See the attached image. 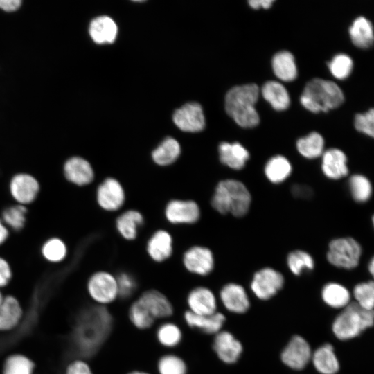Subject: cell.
<instances>
[{"mask_svg": "<svg viewBox=\"0 0 374 374\" xmlns=\"http://www.w3.org/2000/svg\"><path fill=\"white\" fill-rule=\"evenodd\" d=\"M116 278L118 296L123 299H127L134 293L137 287V283L132 275L127 272H121Z\"/></svg>", "mask_w": 374, "mask_h": 374, "instance_id": "f6af8a7d", "label": "cell"}, {"mask_svg": "<svg viewBox=\"0 0 374 374\" xmlns=\"http://www.w3.org/2000/svg\"><path fill=\"white\" fill-rule=\"evenodd\" d=\"M34 362L25 355L13 354L4 361L2 374H33Z\"/></svg>", "mask_w": 374, "mask_h": 374, "instance_id": "8d00e7d4", "label": "cell"}, {"mask_svg": "<svg viewBox=\"0 0 374 374\" xmlns=\"http://www.w3.org/2000/svg\"><path fill=\"white\" fill-rule=\"evenodd\" d=\"M187 325L206 334H217L223 326L225 317L220 312H215L211 315L201 316L186 311L184 315Z\"/></svg>", "mask_w": 374, "mask_h": 374, "instance_id": "cb8c5ba5", "label": "cell"}, {"mask_svg": "<svg viewBox=\"0 0 374 374\" xmlns=\"http://www.w3.org/2000/svg\"><path fill=\"white\" fill-rule=\"evenodd\" d=\"M90 297L100 305L112 303L118 296L116 278L107 271L94 273L87 283Z\"/></svg>", "mask_w": 374, "mask_h": 374, "instance_id": "52a82bcc", "label": "cell"}, {"mask_svg": "<svg viewBox=\"0 0 374 374\" xmlns=\"http://www.w3.org/2000/svg\"><path fill=\"white\" fill-rule=\"evenodd\" d=\"M144 222L141 213L136 210H127L122 213L116 220V227L119 234L125 240H134L139 229Z\"/></svg>", "mask_w": 374, "mask_h": 374, "instance_id": "83f0119b", "label": "cell"}, {"mask_svg": "<svg viewBox=\"0 0 374 374\" xmlns=\"http://www.w3.org/2000/svg\"><path fill=\"white\" fill-rule=\"evenodd\" d=\"M12 277L11 269L8 262L0 257V288L6 286Z\"/></svg>", "mask_w": 374, "mask_h": 374, "instance_id": "c3c4849f", "label": "cell"}, {"mask_svg": "<svg viewBox=\"0 0 374 374\" xmlns=\"http://www.w3.org/2000/svg\"><path fill=\"white\" fill-rule=\"evenodd\" d=\"M128 374H149L148 373H145V372H143V371H132Z\"/></svg>", "mask_w": 374, "mask_h": 374, "instance_id": "11a10c76", "label": "cell"}, {"mask_svg": "<svg viewBox=\"0 0 374 374\" xmlns=\"http://www.w3.org/2000/svg\"><path fill=\"white\" fill-rule=\"evenodd\" d=\"M189 311L193 314L206 316L216 312L217 301L213 292L206 287H196L187 296Z\"/></svg>", "mask_w": 374, "mask_h": 374, "instance_id": "ac0fdd59", "label": "cell"}, {"mask_svg": "<svg viewBox=\"0 0 374 374\" xmlns=\"http://www.w3.org/2000/svg\"><path fill=\"white\" fill-rule=\"evenodd\" d=\"M129 317L133 325L141 330L149 328L154 322L136 301L130 306Z\"/></svg>", "mask_w": 374, "mask_h": 374, "instance_id": "ee69618b", "label": "cell"}, {"mask_svg": "<svg viewBox=\"0 0 374 374\" xmlns=\"http://www.w3.org/2000/svg\"><path fill=\"white\" fill-rule=\"evenodd\" d=\"M284 283V276L280 271L266 267L253 274L250 287L256 297L268 300L282 289Z\"/></svg>", "mask_w": 374, "mask_h": 374, "instance_id": "ba28073f", "label": "cell"}, {"mask_svg": "<svg viewBox=\"0 0 374 374\" xmlns=\"http://www.w3.org/2000/svg\"><path fill=\"white\" fill-rule=\"evenodd\" d=\"M183 264L190 273L207 276L214 268L215 259L210 249L203 246H193L183 255Z\"/></svg>", "mask_w": 374, "mask_h": 374, "instance_id": "9c48e42d", "label": "cell"}, {"mask_svg": "<svg viewBox=\"0 0 374 374\" xmlns=\"http://www.w3.org/2000/svg\"><path fill=\"white\" fill-rule=\"evenodd\" d=\"M292 172V163L285 157L280 154L271 157L264 167L265 177L269 182L274 184L284 182Z\"/></svg>", "mask_w": 374, "mask_h": 374, "instance_id": "4316f807", "label": "cell"}, {"mask_svg": "<svg viewBox=\"0 0 374 374\" xmlns=\"http://www.w3.org/2000/svg\"><path fill=\"white\" fill-rule=\"evenodd\" d=\"M181 332L179 328L172 323L161 324L157 329V338L159 342L168 348L175 347L181 339Z\"/></svg>", "mask_w": 374, "mask_h": 374, "instance_id": "74e56055", "label": "cell"}, {"mask_svg": "<svg viewBox=\"0 0 374 374\" xmlns=\"http://www.w3.org/2000/svg\"><path fill=\"white\" fill-rule=\"evenodd\" d=\"M26 213V207L19 204L6 208L2 213V218L7 225L18 231L24 225Z\"/></svg>", "mask_w": 374, "mask_h": 374, "instance_id": "b9f144b4", "label": "cell"}, {"mask_svg": "<svg viewBox=\"0 0 374 374\" xmlns=\"http://www.w3.org/2000/svg\"><path fill=\"white\" fill-rule=\"evenodd\" d=\"M64 374H93V372L86 362L77 359L67 366Z\"/></svg>", "mask_w": 374, "mask_h": 374, "instance_id": "7dc6e473", "label": "cell"}, {"mask_svg": "<svg viewBox=\"0 0 374 374\" xmlns=\"http://www.w3.org/2000/svg\"><path fill=\"white\" fill-rule=\"evenodd\" d=\"M165 217L173 224H191L200 217L199 205L193 200L172 199L166 206Z\"/></svg>", "mask_w": 374, "mask_h": 374, "instance_id": "30bf717a", "label": "cell"}, {"mask_svg": "<svg viewBox=\"0 0 374 374\" xmlns=\"http://www.w3.org/2000/svg\"><path fill=\"white\" fill-rule=\"evenodd\" d=\"M353 43L361 48H368L373 43V29L371 21L363 16L357 17L349 28Z\"/></svg>", "mask_w": 374, "mask_h": 374, "instance_id": "4dcf8cb0", "label": "cell"}, {"mask_svg": "<svg viewBox=\"0 0 374 374\" xmlns=\"http://www.w3.org/2000/svg\"><path fill=\"white\" fill-rule=\"evenodd\" d=\"M273 2H274V0H250L249 1V3L250 6L254 9H258L260 7L263 8H269L271 6Z\"/></svg>", "mask_w": 374, "mask_h": 374, "instance_id": "816d5d0a", "label": "cell"}, {"mask_svg": "<svg viewBox=\"0 0 374 374\" xmlns=\"http://www.w3.org/2000/svg\"><path fill=\"white\" fill-rule=\"evenodd\" d=\"M213 349L220 360L234 364L242 353V344L229 332L220 331L213 340Z\"/></svg>", "mask_w": 374, "mask_h": 374, "instance_id": "e0dca14e", "label": "cell"}, {"mask_svg": "<svg viewBox=\"0 0 374 374\" xmlns=\"http://www.w3.org/2000/svg\"><path fill=\"white\" fill-rule=\"evenodd\" d=\"M175 124L182 131L197 132L205 125L203 110L199 104L189 103L177 109L173 114Z\"/></svg>", "mask_w": 374, "mask_h": 374, "instance_id": "4fadbf2b", "label": "cell"}, {"mask_svg": "<svg viewBox=\"0 0 374 374\" xmlns=\"http://www.w3.org/2000/svg\"><path fill=\"white\" fill-rule=\"evenodd\" d=\"M312 357L311 348L308 341L299 335L292 337L281 353V360L288 367L301 370Z\"/></svg>", "mask_w": 374, "mask_h": 374, "instance_id": "7c38bea8", "label": "cell"}, {"mask_svg": "<svg viewBox=\"0 0 374 374\" xmlns=\"http://www.w3.org/2000/svg\"><path fill=\"white\" fill-rule=\"evenodd\" d=\"M330 73L337 79L343 80L350 74L353 62L352 58L344 53H339L334 56L328 64Z\"/></svg>", "mask_w": 374, "mask_h": 374, "instance_id": "ab89813d", "label": "cell"}, {"mask_svg": "<svg viewBox=\"0 0 374 374\" xmlns=\"http://www.w3.org/2000/svg\"><path fill=\"white\" fill-rule=\"evenodd\" d=\"M275 75L283 81L290 82L297 76V67L293 55L287 51L276 53L271 60Z\"/></svg>", "mask_w": 374, "mask_h": 374, "instance_id": "f546056e", "label": "cell"}, {"mask_svg": "<svg viewBox=\"0 0 374 374\" xmlns=\"http://www.w3.org/2000/svg\"><path fill=\"white\" fill-rule=\"evenodd\" d=\"M348 186L353 199L357 203H365L371 199L373 187L371 181L365 175H352L348 179Z\"/></svg>", "mask_w": 374, "mask_h": 374, "instance_id": "e575fe53", "label": "cell"}, {"mask_svg": "<svg viewBox=\"0 0 374 374\" xmlns=\"http://www.w3.org/2000/svg\"><path fill=\"white\" fill-rule=\"evenodd\" d=\"M251 201V194L243 182L225 179L217 183L211 202L212 207L222 215L230 213L242 217L249 212Z\"/></svg>", "mask_w": 374, "mask_h": 374, "instance_id": "7a4b0ae2", "label": "cell"}, {"mask_svg": "<svg viewBox=\"0 0 374 374\" xmlns=\"http://www.w3.org/2000/svg\"><path fill=\"white\" fill-rule=\"evenodd\" d=\"M20 6L21 1L19 0H0V8L7 12L15 11Z\"/></svg>", "mask_w": 374, "mask_h": 374, "instance_id": "f907efd6", "label": "cell"}, {"mask_svg": "<svg viewBox=\"0 0 374 374\" xmlns=\"http://www.w3.org/2000/svg\"><path fill=\"white\" fill-rule=\"evenodd\" d=\"M324 143L323 136L317 132H312L297 140L296 148L302 157L313 159L321 157L324 152Z\"/></svg>", "mask_w": 374, "mask_h": 374, "instance_id": "836d02e7", "label": "cell"}, {"mask_svg": "<svg viewBox=\"0 0 374 374\" xmlns=\"http://www.w3.org/2000/svg\"><path fill=\"white\" fill-rule=\"evenodd\" d=\"M323 301L334 308H345L350 300L348 290L340 283L331 282L326 284L321 290Z\"/></svg>", "mask_w": 374, "mask_h": 374, "instance_id": "d6a6232c", "label": "cell"}, {"mask_svg": "<svg viewBox=\"0 0 374 374\" xmlns=\"http://www.w3.org/2000/svg\"><path fill=\"white\" fill-rule=\"evenodd\" d=\"M147 252L152 260L161 262L168 259L172 253V238L165 230L155 231L147 242Z\"/></svg>", "mask_w": 374, "mask_h": 374, "instance_id": "603a6c76", "label": "cell"}, {"mask_svg": "<svg viewBox=\"0 0 374 374\" xmlns=\"http://www.w3.org/2000/svg\"><path fill=\"white\" fill-rule=\"evenodd\" d=\"M313 364L321 374H335L339 369V363L330 344L319 347L312 355Z\"/></svg>", "mask_w": 374, "mask_h": 374, "instance_id": "484cf974", "label": "cell"}, {"mask_svg": "<svg viewBox=\"0 0 374 374\" xmlns=\"http://www.w3.org/2000/svg\"><path fill=\"white\" fill-rule=\"evenodd\" d=\"M373 324V312L349 303L332 323V332L340 340H348L359 335Z\"/></svg>", "mask_w": 374, "mask_h": 374, "instance_id": "5b68a950", "label": "cell"}, {"mask_svg": "<svg viewBox=\"0 0 374 374\" xmlns=\"http://www.w3.org/2000/svg\"><path fill=\"white\" fill-rule=\"evenodd\" d=\"M157 367L159 374H186L187 372L184 361L172 354L162 356L158 362Z\"/></svg>", "mask_w": 374, "mask_h": 374, "instance_id": "60d3db41", "label": "cell"}, {"mask_svg": "<svg viewBox=\"0 0 374 374\" xmlns=\"http://www.w3.org/2000/svg\"><path fill=\"white\" fill-rule=\"evenodd\" d=\"M42 251L46 260L57 262L64 258L66 254V247L61 240L52 238L44 244Z\"/></svg>", "mask_w": 374, "mask_h": 374, "instance_id": "7bdbcfd3", "label": "cell"}, {"mask_svg": "<svg viewBox=\"0 0 374 374\" xmlns=\"http://www.w3.org/2000/svg\"><path fill=\"white\" fill-rule=\"evenodd\" d=\"M301 105L308 110L318 113L337 108L344 101L341 89L334 82L314 78L307 82L301 96Z\"/></svg>", "mask_w": 374, "mask_h": 374, "instance_id": "277c9868", "label": "cell"}, {"mask_svg": "<svg viewBox=\"0 0 374 374\" xmlns=\"http://www.w3.org/2000/svg\"><path fill=\"white\" fill-rule=\"evenodd\" d=\"M292 193L295 197L308 199L312 195L313 191L307 186L295 184L292 187Z\"/></svg>", "mask_w": 374, "mask_h": 374, "instance_id": "681fc988", "label": "cell"}, {"mask_svg": "<svg viewBox=\"0 0 374 374\" xmlns=\"http://www.w3.org/2000/svg\"><path fill=\"white\" fill-rule=\"evenodd\" d=\"M180 153L179 142L172 137H167L152 151V158L156 164L166 166L173 163Z\"/></svg>", "mask_w": 374, "mask_h": 374, "instance_id": "1f68e13d", "label": "cell"}, {"mask_svg": "<svg viewBox=\"0 0 374 374\" xmlns=\"http://www.w3.org/2000/svg\"><path fill=\"white\" fill-rule=\"evenodd\" d=\"M117 32L116 23L108 16H100L93 19L89 28L91 39L97 44L113 43Z\"/></svg>", "mask_w": 374, "mask_h": 374, "instance_id": "d4e9b609", "label": "cell"}, {"mask_svg": "<svg viewBox=\"0 0 374 374\" xmlns=\"http://www.w3.org/2000/svg\"><path fill=\"white\" fill-rule=\"evenodd\" d=\"M96 199L103 209L116 211L124 204L125 190L119 181L113 177H107L98 187Z\"/></svg>", "mask_w": 374, "mask_h": 374, "instance_id": "8fae6325", "label": "cell"}, {"mask_svg": "<svg viewBox=\"0 0 374 374\" xmlns=\"http://www.w3.org/2000/svg\"><path fill=\"white\" fill-rule=\"evenodd\" d=\"M259 93V87L254 83L235 86L226 93V111L240 126L251 128L259 123V115L255 108Z\"/></svg>", "mask_w": 374, "mask_h": 374, "instance_id": "3957f363", "label": "cell"}, {"mask_svg": "<svg viewBox=\"0 0 374 374\" xmlns=\"http://www.w3.org/2000/svg\"><path fill=\"white\" fill-rule=\"evenodd\" d=\"M362 254V247L357 240L352 237H341L329 242L326 259L334 267L352 269L359 265Z\"/></svg>", "mask_w": 374, "mask_h": 374, "instance_id": "8992f818", "label": "cell"}, {"mask_svg": "<svg viewBox=\"0 0 374 374\" xmlns=\"http://www.w3.org/2000/svg\"><path fill=\"white\" fill-rule=\"evenodd\" d=\"M356 303L362 308L373 310L374 304V283L373 280L357 284L353 289Z\"/></svg>", "mask_w": 374, "mask_h": 374, "instance_id": "f35d334b", "label": "cell"}, {"mask_svg": "<svg viewBox=\"0 0 374 374\" xmlns=\"http://www.w3.org/2000/svg\"><path fill=\"white\" fill-rule=\"evenodd\" d=\"M39 190L37 180L30 175L21 173L12 177L10 190L13 198L21 205L31 203Z\"/></svg>", "mask_w": 374, "mask_h": 374, "instance_id": "2e32d148", "label": "cell"}, {"mask_svg": "<svg viewBox=\"0 0 374 374\" xmlns=\"http://www.w3.org/2000/svg\"><path fill=\"white\" fill-rule=\"evenodd\" d=\"M220 297L225 308L233 313H244L250 306L244 288L238 283H229L224 285L220 290Z\"/></svg>", "mask_w": 374, "mask_h": 374, "instance_id": "d6986e66", "label": "cell"}, {"mask_svg": "<svg viewBox=\"0 0 374 374\" xmlns=\"http://www.w3.org/2000/svg\"><path fill=\"white\" fill-rule=\"evenodd\" d=\"M263 98L278 111L286 109L290 104V98L286 88L280 82L270 80L261 88Z\"/></svg>", "mask_w": 374, "mask_h": 374, "instance_id": "f1b7e54d", "label": "cell"}, {"mask_svg": "<svg viewBox=\"0 0 374 374\" xmlns=\"http://www.w3.org/2000/svg\"><path fill=\"white\" fill-rule=\"evenodd\" d=\"M286 262L288 269L295 276L301 275L305 270L314 269L315 265L314 260L311 254L301 249L290 252Z\"/></svg>", "mask_w": 374, "mask_h": 374, "instance_id": "d590c367", "label": "cell"}, {"mask_svg": "<svg viewBox=\"0 0 374 374\" xmlns=\"http://www.w3.org/2000/svg\"><path fill=\"white\" fill-rule=\"evenodd\" d=\"M356 130L368 136H374V110L370 109L364 114H357L355 117Z\"/></svg>", "mask_w": 374, "mask_h": 374, "instance_id": "bcb514c9", "label": "cell"}, {"mask_svg": "<svg viewBox=\"0 0 374 374\" xmlns=\"http://www.w3.org/2000/svg\"><path fill=\"white\" fill-rule=\"evenodd\" d=\"M8 236V229L0 220V244H1L7 239Z\"/></svg>", "mask_w": 374, "mask_h": 374, "instance_id": "f5cc1de1", "label": "cell"}, {"mask_svg": "<svg viewBox=\"0 0 374 374\" xmlns=\"http://www.w3.org/2000/svg\"><path fill=\"white\" fill-rule=\"evenodd\" d=\"M368 269L369 273L373 276L374 274V259L372 258L368 263Z\"/></svg>", "mask_w": 374, "mask_h": 374, "instance_id": "db71d44e", "label": "cell"}, {"mask_svg": "<svg viewBox=\"0 0 374 374\" xmlns=\"http://www.w3.org/2000/svg\"><path fill=\"white\" fill-rule=\"evenodd\" d=\"M66 178L78 186H85L92 182L94 172L91 165L86 159L73 157L68 159L64 166Z\"/></svg>", "mask_w": 374, "mask_h": 374, "instance_id": "44dd1931", "label": "cell"}, {"mask_svg": "<svg viewBox=\"0 0 374 374\" xmlns=\"http://www.w3.org/2000/svg\"><path fill=\"white\" fill-rule=\"evenodd\" d=\"M145 312L154 321L167 318L173 313V308L168 298L155 290L144 292L136 300Z\"/></svg>", "mask_w": 374, "mask_h": 374, "instance_id": "5bb4252c", "label": "cell"}, {"mask_svg": "<svg viewBox=\"0 0 374 374\" xmlns=\"http://www.w3.org/2000/svg\"><path fill=\"white\" fill-rule=\"evenodd\" d=\"M348 159L340 149L330 148L321 155V168L323 175L330 180H339L349 173Z\"/></svg>", "mask_w": 374, "mask_h": 374, "instance_id": "9a60e30c", "label": "cell"}, {"mask_svg": "<svg viewBox=\"0 0 374 374\" xmlns=\"http://www.w3.org/2000/svg\"><path fill=\"white\" fill-rule=\"evenodd\" d=\"M218 152L221 163L235 170L244 168L250 157L249 151L238 142H222Z\"/></svg>", "mask_w": 374, "mask_h": 374, "instance_id": "ffe728a7", "label": "cell"}, {"mask_svg": "<svg viewBox=\"0 0 374 374\" xmlns=\"http://www.w3.org/2000/svg\"><path fill=\"white\" fill-rule=\"evenodd\" d=\"M23 308L12 295L3 297L0 305V332H8L17 327L23 317Z\"/></svg>", "mask_w": 374, "mask_h": 374, "instance_id": "7402d4cb", "label": "cell"}, {"mask_svg": "<svg viewBox=\"0 0 374 374\" xmlns=\"http://www.w3.org/2000/svg\"><path fill=\"white\" fill-rule=\"evenodd\" d=\"M78 320L75 330L76 344L84 355H90L102 344L110 332L112 319L103 307L86 310Z\"/></svg>", "mask_w": 374, "mask_h": 374, "instance_id": "6da1fadb", "label": "cell"}, {"mask_svg": "<svg viewBox=\"0 0 374 374\" xmlns=\"http://www.w3.org/2000/svg\"><path fill=\"white\" fill-rule=\"evenodd\" d=\"M3 299V296L1 292H0V305L1 304Z\"/></svg>", "mask_w": 374, "mask_h": 374, "instance_id": "9f6ffc18", "label": "cell"}]
</instances>
